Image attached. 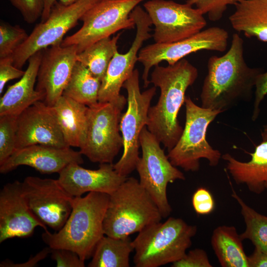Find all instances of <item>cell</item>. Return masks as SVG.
<instances>
[{"mask_svg":"<svg viewBox=\"0 0 267 267\" xmlns=\"http://www.w3.org/2000/svg\"><path fill=\"white\" fill-rule=\"evenodd\" d=\"M243 44V39L235 33L224 55L209 58L200 93L201 107L223 112L251 99L257 78L264 70L247 65Z\"/></svg>","mask_w":267,"mask_h":267,"instance_id":"1","label":"cell"},{"mask_svg":"<svg viewBox=\"0 0 267 267\" xmlns=\"http://www.w3.org/2000/svg\"><path fill=\"white\" fill-rule=\"evenodd\" d=\"M198 76L197 69L183 58L173 65L154 66L150 83L160 89L156 105L150 106L147 128L168 151L179 140L183 129L178 120L179 111L184 103L185 92Z\"/></svg>","mask_w":267,"mask_h":267,"instance_id":"2","label":"cell"},{"mask_svg":"<svg viewBox=\"0 0 267 267\" xmlns=\"http://www.w3.org/2000/svg\"><path fill=\"white\" fill-rule=\"evenodd\" d=\"M109 198V194L97 192L74 197L72 211L63 226L53 233L44 231L43 240L50 248L71 250L85 261L91 258L104 235L103 221Z\"/></svg>","mask_w":267,"mask_h":267,"instance_id":"3","label":"cell"},{"mask_svg":"<svg viewBox=\"0 0 267 267\" xmlns=\"http://www.w3.org/2000/svg\"><path fill=\"white\" fill-rule=\"evenodd\" d=\"M161 214L139 180L127 178L112 193L103 221L105 235L122 238L161 221Z\"/></svg>","mask_w":267,"mask_h":267,"instance_id":"4","label":"cell"},{"mask_svg":"<svg viewBox=\"0 0 267 267\" xmlns=\"http://www.w3.org/2000/svg\"><path fill=\"white\" fill-rule=\"evenodd\" d=\"M197 231V226L174 217L146 226L132 241L134 266L159 267L178 261L191 246Z\"/></svg>","mask_w":267,"mask_h":267,"instance_id":"5","label":"cell"},{"mask_svg":"<svg viewBox=\"0 0 267 267\" xmlns=\"http://www.w3.org/2000/svg\"><path fill=\"white\" fill-rule=\"evenodd\" d=\"M184 103V128L176 145L168 151L169 160L187 172L198 171L202 158L207 159L210 166H217L222 155L208 143L206 133L210 124L222 112L199 106L189 96H185Z\"/></svg>","mask_w":267,"mask_h":267,"instance_id":"6","label":"cell"},{"mask_svg":"<svg viewBox=\"0 0 267 267\" xmlns=\"http://www.w3.org/2000/svg\"><path fill=\"white\" fill-rule=\"evenodd\" d=\"M126 104L127 99L121 94L113 101L89 106L86 138L80 152L92 162L112 163L123 147L120 122Z\"/></svg>","mask_w":267,"mask_h":267,"instance_id":"7","label":"cell"},{"mask_svg":"<svg viewBox=\"0 0 267 267\" xmlns=\"http://www.w3.org/2000/svg\"><path fill=\"white\" fill-rule=\"evenodd\" d=\"M142 156L136 164L139 177V182L147 192L163 218H167L172 209L167 195L169 183L176 180H184V174L169 160L160 142L145 126L139 136Z\"/></svg>","mask_w":267,"mask_h":267,"instance_id":"8","label":"cell"},{"mask_svg":"<svg viewBox=\"0 0 267 267\" xmlns=\"http://www.w3.org/2000/svg\"><path fill=\"white\" fill-rule=\"evenodd\" d=\"M144 0H101L81 17L82 27L66 37L61 45H75L78 53L95 42L110 37L121 30H130L135 26L130 14Z\"/></svg>","mask_w":267,"mask_h":267,"instance_id":"9","label":"cell"},{"mask_svg":"<svg viewBox=\"0 0 267 267\" xmlns=\"http://www.w3.org/2000/svg\"><path fill=\"white\" fill-rule=\"evenodd\" d=\"M127 91V108L122 114L120 129L123 140V152L120 159L113 164L120 175L127 177L135 169L139 156V136L148 123V113L152 99L156 93L155 86L141 92L139 72L134 70L124 83Z\"/></svg>","mask_w":267,"mask_h":267,"instance_id":"10","label":"cell"},{"mask_svg":"<svg viewBox=\"0 0 267 267\" xmlns=\"http://www.w3.org/2000/svg\"><path fill=\"white\" fill-rule=\"evenodd\" d=\"M101 0H78L65 5L56 1L47 18L38 24L28 39L12 55L13 65L20 69L37 52L61 44L65 34L74 27L83 15Z\"/></svg>","mask_w":267,"mask_h":267,"instance_id":"11","label":"cell"},{"mask_svg":"<svg viewBox=\"0 0 267 267\" xmlns=\"http://www.w3.org/2000/svg\"><path fill=\"white\" fill-rule=\"evenodd\" d=\"M228 33L219 27H211L200 31L184 40L167 44L155 43L142 48L138 61L143 66L142 79L143 87L150 84L148 79L150 69L162 61L173 65L186 56L197 51L207 50L224 51L227 47Z\"/></svg>","mask_w":267,"mask_h":267,"instance_id":"12","label":"cell"},{"mask_svg":"<svg viewBox=\"0 0 267 267\" xmlns=\"http://www.w3.org/2000/svg\"><path fill=\"white\" fill-rule=\"evenodd\" d=\"M154 26L155 43H172L188 38L207 25L203 15L187 4L172 0H150L143 4Z\"/></svg>","mask_w":267,"mask_h":267,"instance_id":"13","label":"cell"},{"mask_svg":"<svg viewBox=\"0 0 267 267\" xmlns=\"http://www.w3.org/2000/svg\"><path fill=\"white\" fill-rule=\"evenodd\" d=\"M23 183L30 208L46 226L55 231L64 225L72 210L74 197L57 179L29 176Z\"/></svg>","mask_w":267,"mask_h":267,"instance_id":"14","label":"cell"},{"mask_svg":"<svg viewBox=\"0 0 267 267\" xmlns=\"http://www.w3.org/2000/svg\"><path fill=\"white\" fill-rule=\"evenodd\" d=\"M130 17L136 27L135 38L126 53L122 54L117 51L111 59L101 81L98 97L99 102L111 101L120 96L121 88L134 70L143 42L151 37L149 32L152 24L146 11L137 5L131 12Z\"/></svg>","mask_w":267,"mask_h":267,"instance_id":"15","label":"cell"},{"mask_svg":"<svg viewBox=\"0 0 267 267\" xmlns=\"http://www.w3.org/2000/svg\"><path fill=\"white\" fill-rule=\"evenodd\" d=\"M38 226L47 230L30 208L22 182L5 184L0 191V243L13 238L29 237Z\"/></svg>","mask_w":267,"mask_h":267,"instance_id":"16","label":"cell"},{"mask_svg":"<svg viewBox=\"0 0 267 267\" xmlns=\"http://www.w3.org/2000/svg\"><path fill=\"white\" fill-rule=\"evenodd\" d=\"M75 45L57 44L43 50L36 89L43 94V101L52 106L63 95L77 61Z\"/></svg>","mask_w":267,"mask_h":267,"instance_id":"17","label":"cell"},{"mask_svg":"<svg viewBox=\"0 0 267 267\" xmlns=\"http://www.w3.org/2000/svg\"><path fill=\"white\" fill-rule=\"evenodd\" d=\"M35 144L69 147L65 141L52 106L43 101L34 103L17 117L16 150Z\"/></svg>","mask_w":267,"mask_h":267,"instance_id":"18","label":"cell"},{"mask_svg":"<svg viewBox=\"0 0 267 267\" xmlns=\"http://www.w3.org/2000/svg\"><path fill=\"white\" fill-rule=\"evenodd\" d=\"M82 155L80 151H75L70 147L32 145L15 151L0 165V173L6 174L24 165L32 167L41 174H59L70 164H83Z\"/></svg>","mask_w":267,"mask_h":267,"instance_id":"19","label":"cell"},{"mask_svg":"<svg viewBox=\"0 0 267 267\" xmlns=\"http://www.w3.org/2000/svg\"><path fill=\"white\" fill-rule=\"evenodd\" d=\"M127 178L115 171L112 163L100 164L97 170L85 169L80 164L72 163L59 172L58 180L69 194L76 197L90 192L110 195Z\"/></svg>","mask_w":267,"mask_h":267,"instance_id":"20","label":"cell"},{"mask_svg":"<svg viewBox=\"0 0 267 267\" xmlns=\"http://www.w3.org/2000/svg\"><path fill=\"white\" fill-rule=\"evenodd\" d=\"M43 50L32 55L28 59V65L19 81L8 87L0 99V116H18L25 109L44 96L35 88L38 73L43 55Z\"/></svg>","mask_w":267,"mask_h":267,"instance_id":"21","label":"cell"},{"mask_svg":"<svg viewBox=\"0 0 267 267\" xmlns=\"http://www.w3.org/2000/svg\"><path fill=\"white\" fill-rule=\"evenodd\" d=\"M250 161L241 162L229 153L222 156L226 169L236 183L244 184L251 192L260 194L267 190V141L257 145L250 153Z\"/></svg>","mask_w":267,"mask_h":267,"instance_id":"22","label":"cell"},{"mask_svg":"<svg viewBox=\"0 0 267 267\" xmlns=\"http://www.w3.org/2000/svg\"><path fill=\"white\" fill-rule=\"evenodd\" d=\"M52 108L67 145L81 148L86 138L89 106L62 95Z\"/></svg>","mask_w":267,"mask_h":267,"instance_id":"23","label":"cell"},{"mask_svg":"<svg viewBox=\"0 0 267 267\" xmlns=\"http://www.w3.org/2000/svg\"><path fill=\"white\" fill-rule=\"evenodd\" d=\"M228 18L232 27L247 38L267 42V0H242Z\"/></svg>","mask_w":267,"mask_h":267,"instance_id":"24","label":"cell"},{"mask_svg":"<svg viewBox=\"0 0 267 267\" xmlns=\"http://www.w3.org/2000/svg\"><path fill=\"white\" fill-rule=\"evenodd\" d=\"M243 240L234 226L220 225L213 232L211 243L222 267H249Z\"/></svg>","mask_w":267,"mask_h":267,"instance_id":"25","label":"cell"},{"mask_svg":"<svg viewBox=\"0 0 267 267\" xmlns=\"http://www.w3.org/2000/svg\"><path fill=\"white\" fill-rule=\"evenodd\" d=\"M134 250L129 236L115 238L104 235L99 241L88 264L89 267H129Z\"/></svg>","mask_w":267,"mask_h":267,"instance_id":"26","label":"cell"},{"mask_svg":"<svg viewBox=\"0 0 267 267\" xmlns=\"http://www.w3.org/2000/svg\"><path fill=\"white\" fill-rule=\"evenodd\" d=\"M101 81L81 62L76 63L63 95L90 106L98 102Z\"/></svg>","mask_w":267,"mask_h":267,"instance_id":"27","label":"cell"},{"mask_svg":"<svg viewBox=\"0 0 267 267\" xmlns=\"http://www.w3.org/2000/svg\"><path fill=\"white\" fill-rule=\"evenodd\" d=\"M120 36L118 34L112 38H106L92 44L78 53L77 61L101 81L111 59L118 51L117 43Z\"/></svg>","mask_w":267,"mask_h":267,"instance_id":"28","label":"cell"},{"mask_svg":"<svg viewBox=\"0 0 267 267\" xmlns=\"http://www.w3.org/2000/svg\"><path fill=\"white\" fill-rule=\"evenodd\" d=\"M232 197L237 202L246 225L245 230L240 234L241 239L249 240L255 248L267 252V216L252 208L236 194L232 188Z\"/></svg>","mask_w":267,"mask_h":267,"instance_id":"29","label":"cell"},{"mask_svg":"<svg viewBox=\"0 0 267 267\" xmlns=\"http://www.w3.org/2000/svg\"><path fill=\"white\" fill-rule=\"evenodd\" d=\"M26 31L19 25L0 23V58L12 56L16 49L28 39Z\"/></svg>","mask_w":267,"mask_h":267,"instance_id":"30","label":"cell"},{"mask_svg":"<svg viewBox=\"0 0 267 267\" xmlns=\"http://www.w3.org/2000/svg\"><path fill=\"white\" fill-rule=\"evenodd\" d=\"M17 117L0 116V165L16 150Z\"/></svg>","mask_w":267,"mask_h":267,"instance_id":"31","label":"cell"},{"mask_svg":"<svg viewBox=\"0 0 267 267\" xmlns=\"http://www.w3.org/2000/svg\"><path fill=\"white\" fill-rule=\"evenodd\" d=\"M242 0H187L186 3L198 9L209 19L216 22L222 18L229 5H235Z\"/></svg>","mask_w":267,"mask_h":267,"instance_id":"32","label":"cell"},{"mask_svg":"<svg viewBox=\"0 0 267 267\" xmlns=\"http://www.w3.org/2000/svg\"><path fill=\"white\" fill-rule=\"evenodd\" d=\"M18 9L24 21L32 24L41 17L44 10V0H8Z\"/></svg>","mask_w":267,"mask_h":267,"instance_id":"33","label":"cell"},{"mask_svg":"<svg viewBox=\"0 0 267 267\" xmlns=\"http://www.w3.org/2000/svg\"><path fill=\"white\" fill-rule=\"evenodd\" d=\"M172 267H212L206 252L195 248L189 251L180 260L173 263Z\"/></svg>","mask_w":267,"mask_h":267,"instance_id":"34","label":"cell"},{"mask_svg":"<svg viewBox=\"0 0 267 267\" xmlns=\"http://www.w3.org/2000/svg\"><path fill=\"white\" fill-rule=\"evenodd\" d=\"M50 248V247H49ZM51 258L57 267H84L85 261L75 252L64 248H50Z\"/></svg>","mask_w":267,"mask_h":267,"instance_id":"35","label":"cell"},{"mask_svg":"<svg viewBox=\"0 0 267 267\" xmlns=\"http://www.w3.org/2000/svg\"><path fill=\"white\" fill-rule=\"evenodd\" d=\"M192 204L195 212L201 215H208L215 208V201L211 193L203 187L197 188L193 193Z\"/></svg>","mask_w":267,"mask_h":267,"instance_id":"36","label":"cell"},{"mask_svg":"<svg viewBox=\"0 0 267 267\" xmlns=\"http://www.w3.org/2000/svg\"><path fill=\"white\" fill-rule=\"evenodd\" d=\"M24 73L25 71L14 66L12 56L0 58V93L8 81L21 78Z\"/></svg>","mask_w":267,"mask_h":267,"instance_id":"37","label":"cell"},{"mask_svg":"<svg viewBox=\"0 0 267 267\" xmlns=\"http://www.w3.org/2000/svg\"><path fill=\"white\" fill-rule=\"evenodd\" d=\"M267 94V71L260 74L255 85V101L252 119L255 121L260 113V105Z\"/></svg>","mask_w":267,"mask_h":267,"instance_id":"38","label":"cell"},{"mask_svg":"<svg viewBox=\"0 0 267 267\" xmlns=\"http://www.w3.org/2000/svg\"><path fill=\"white\" fill-rule=\"evenodd\" d=\"M50 253V248L46 247L37 253L33 257H31L26 262L15 264L12 261L5 260L0 263V267H33L37 266L38 263L47 257Z\"/></svg>","mask_w":267,"mask_h":267,"instance_id":"39","label":"cell"},{"mask_svg":"<svg viewBox=\"0 0 267 267\" xmlns=\"http://www.w3.org/2000/svg\"><path fill=\"white\" fill-rule=\"evenodd\" d=\"M248 261L249 267H267V252L255 248Z\"/></svg>","mask_w":267,"mask_h":267,"instance_id":"40","label":"cell"},{"mask_svg":"<svg viewBox=\"0 0 267 267\" xmlns=\"http://www.w3.org/2000/svg\"><path fill=\"white\" fill-rule=\"evenodd\" d=\"M78 0H44V10L41 16V22L45 21L48 17L51 8L56 1H59L65 5L71 4Z\"/></svg>","mask_w":267,"mask_h":267,"instance_id":"41","label":"cell"},{"mask_svg":"<svg viewBox=\"0 0 267 267\" xmlns=\"http://www.w3.org/2000/svg\"><path fill=\"white\" fill-rule=\"evenodd\" d=\"M263 141H267V125L264 126V129L261 134Z\"/></svg>","mask_w":267,"mask_h":267,"instance_id":"42","label":"cell"}]
</instances>
